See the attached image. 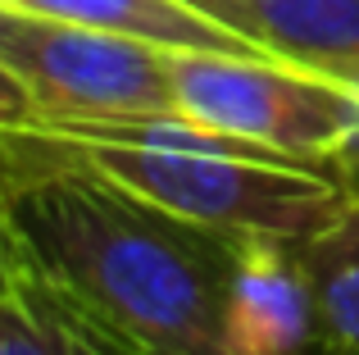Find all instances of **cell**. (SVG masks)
Here are the masks:
<instances>
[{
  "mask_svg": "<svg viewBox=\"0 0 359 355\" xmlns=\"http://www.w3.org/2000/svg\"><path fill=\"white\" fill-rule=\"evenodd\" d=\"M18 250L141 355H228L241 241L87 169H41L0 196Z\"/></svg>",
  "mask_w": 359,
  "mask_h": 355,
  "instance_id": "1",
  "label": "cell"
},
{
  "mask_svg": "<svg viewBox=\"0 0 359 355\" xmlns=\"http://www.w3.org/2000/svg\"><path fill=\"white\" fill-rule=\"evenodd\" d=\"M0 151L5 187L41 169H87L177 219L291 246H305L351 201V187L323 164L264 151L187 114L0 123Z\"/></svg>",
  "mask_w": 359,
  "mask_h": 355,
  "instance_id": "2",
  "label": "cell"
},
{
  "mask_svg": "<svg viewBox=\"0 0 359 355\" xmlns=\"http://www.w3.org/2000/svg\"><path fill=\"white\" fill-rule=\"evenodd\" d=\"M168 69L177 114L323 169L359 105L346 82L273 55L173 51Z\"/></svg>",
  "mask_w": 359,
  "mask_h": 355,
  "instance_id": "3",
  "label": "cell"
},
{
  "mask_svg": "<svg viewBox=\"0 0 359 355\" xmlns=\"http://www.w3.org/2000/svg\"><path fill=\"white\" fill-rule=\"evenodd\" d=\"M168 46L0 5V64L23 82L36 119L177 114Z\"/></svg>",
  "mask_w": 359,
  "mask_h": 355,
  "instance_id": "4",
  "label": "cell"
},
{
  "mask_svg": "<svg viewBox=\"0 0 359 355\" xmlns=\"http://www.w3.org/2000/svg\"><path fill=\"white\" fill-rule=\"evenodd\" d=\"M223 342L228 355H314L323 347L318 301L300 246L273 237L241 241Z\"/></svg>",
  "mask_w": 359,
  "mask_h": 355,
  "instance_id": "5",
  "label": "cell"
},
{
  "mask_svg": "<svg viewBox=\"0 0 359 355\" xmlns=\"http://www.w3.org/2000/svg\"><path fill=\"white\" fill-rule=\"evenodd\" d=\"M0 355H141L82 310L32 260H18L14 283L0 292Z\"/></svg>",
  "mask_w": 359,
  "mask_h": 355,
  "instance_id": "6",
  "label": "cell"
},
{
  "mask_svg": "<svg viewBox=\"0 0 359 355\" xmlns=\"http://www.w3.org/2000/svg\"><path fill=\"white\" fill-rule=\"evenodd\" d=\"M0 5L69 18V23H87V27H100V32H118V36H141V41L168 46V51L269 55L259 41H250L245 32L219 23V18L201 14L187 0H0Z\"/></svg>",
  "mask_w": 359,
  "mask_h": 355,
  "instance_id": "7",
  "label": "cell"
},
{
  "mask_svg": "<svg viewBox=\"0 0 359 355\" xmlns=\"http://www.w3.org/2000/svg\"><path fill=\"white\" fill-rule=\"evenodd\" d=\"M245 18L287 64L332 73L359 60V0H245Z\"/></svg>",
  "mask_w": 359,
  "mask_h": 355,
  "instance_id": "8",
  "label": "cell"
},
{
  "mask_svg": "<svg viewBox=\"0 0 359 355\" xmlns=\"http://www.w3.org/2000/svg\"><path fill=\"white\" fill-rule=\"evenodd\" d=\"M318 301V337L337 355H359V192L323 232L300 246Z\"/></svg>",
  "mask_w": 359,
  "mask_h": 355,
  "instance_id": "9",
  "label": "cell"
},
{
  "mask_svg": "<svg viewBox=\"0 0 359 355\" xmlns=\"http://www.w3.org/2000/svg\"><path fill=\"white\" fill-rule=\"evenodd\" d=\"M332 173L341 178L351 192H359V105H355L351 123H346L341 142H337V151H332Z\"/></svg>",
  "mask_w": 359,
  "mask_h": 355,
  "instance_id": "10",
  "label": "cell"
},
{
  "mask_svg": "<svg viewBox=\"0 0 359 355\" xmlns=\"http://www.w3.org/2000/svg\"><path fill=\"white\" fill-rule=\"evenodd\" d=\"M36 109H32V96L23 91V82L0 64V123H32Z\"/></svg>",
  "mask_w": 359,
  "mask_h": 355,
  "instance_id": "11",
  "label": "cell"
},
{
  "mask_svg": "<svg viewBox=\"0 0 359 355\" xmlns=\"http://www.w3.org/2000/svg\"><path fill=\"white\" fill-rule=\"evenodd\" d=\"M187 5H196L201 14L219 18V23H228V27H237V32H245L250 41H259V36L250 32V18H245V0H187ZM269 55H273V51H269Z\"/></svg>",
  "mask_w": 359,
  "mask_h": 355,
  "instance_id": "12",
  "label": "cell"
},
{
  "mask_svg": "<svg viewBox=\"0 0 359 355\" xmlns=\"http://www.w3.org/2000/svg\"><path fill=\"white\" fill-rule=\"evenodd\" d=\"M18 260H23V250H18L14 232H9L5 214H0V292H5V287L14 283V274H18Z\"/></svg>",
  "mask_w": 359,
  "mask_h": 355,
  "instance_id": "13",
  "label": "cell"
},
{
  "mask_svg": "<svg viewBox=\"0 0 359 355\" xmlns=\"http://www.w3.org/2000/svg\"><path fill=\"white\" fill-rule=\"evenodd\" d=\"M314 355H337V351H327V347H318V351H314Z\"/></svg>",
  "mask_w": 359,
  "mask_h": 355,
  "instance_id": "14",
  "label": "cell"
}]
</instances>
